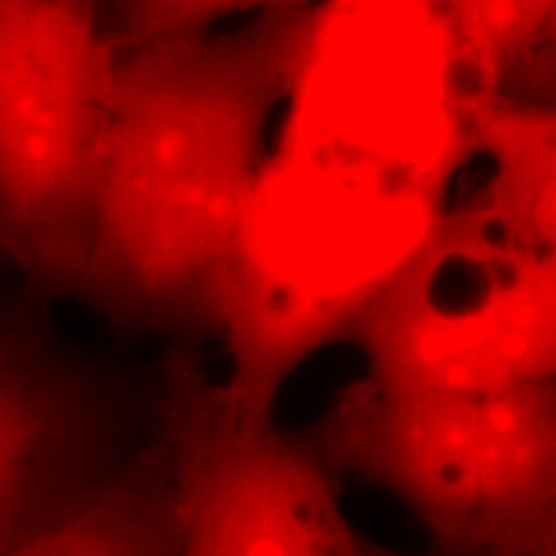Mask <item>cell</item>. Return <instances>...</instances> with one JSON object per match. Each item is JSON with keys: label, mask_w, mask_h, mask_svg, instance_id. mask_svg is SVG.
<instances>
[{"label": "cell", "mask_w": 556, "mask_h": 556, "mask_svg": "<svg viewBox=\"0 0 556 556\" xmlns=\"http://www.w3.org/2000/svg\"><path fill=\"white\" fill-rule=\"evenodd\" d=\"M302 9L119 54L80 299L129 332L214 338L222 270L278 106Z\"/></svg>", "instance_id": "6da1fadb"}, {"label": "cell", "mask_w": 556, "mask_h": 556, "mask_svg": "<svg viewBox=\"0 0 556 556\" xmlns=\"http://www.w3.org/2000/svg\"><path fill=\"white\" fill-rule=\"evenodd\" d=\"M340 482L405 505L435 556H556V384L417 392L366 377L304 430Z\"/></svg>", "instance_id": "7a4b0ae2"}, {"label": "cell", "mask_w": 556, "mask_h": 556, "mask_svg": "<svg viewBox=\"0 0 556 556\" xmlns=\"http://www.w3.org/2000/svg\"><path fill=\"white\" fill-rule=\"evenodd\" d=\"M119 50L99 0H0V248L80 296Z\"/></svg>", "instance_id": "3957f363"}, {"label": "cell", "mask_w": 556, "mask_h": 556, "mask_svg": "<svg viewBox=\"0 0 556 556\" xmlns=\"http://www.w3.org/2000/svg\"><path fill=\"white\" fill-rule=\"evenodd\" d=\"M368 381L503 392L556 377V253L507 240L451 201L441 225L353 332Z\"/></svg>", "instance_id": "277c9868"}, {"label": "cell", "mask_w": 556, "mask_h": 556, "mask_svg": "<svg viewBox=\"0 0 556 556\" xmlns=\"http://www.w3.org/2000/svg\"><path fill=\"white\" fill-rule=\"evenodd\" d=\"M180 507L178 556H356L340 479L304 430L250 422L176 348L160 366Z\"/></svg>", "instance_id": "5b68a950"}, {"label": "cell", "mask_w": 556, "mask_h": 556, "mask_svg": "<svg viewBox=\"0 0 556 556\" xmlns=\"http://www.w3.org/2000/svg\"><path fill=\"white\" fill-rule=\"evenodd\" d=\"M163 426L150 377L90 364L29 325H0V548L109 486Z\"/></svg>", "instance_id": "8992f818"}, {"label": "cell", "mask_w": 556, "mask_h": 556, "mask_svg": "<svg viewBox=\"0 0 556 556\" xmlns=\"http://www.w3.org/2000/svg\"><path fill=\"white\" fill-rule=\"evenodd\" d=\"M471 160L486 176L467 201L507 240L556 253V116L554 103L486 99L475 114Z\"/></svg>", "instance_id": "52a82bcc"}, {"label": "cell", "mask_w": 556, "mask_h": 556, "mask_svg": "<svg viewBox=\"0 0 556 556\" xmlns=\"http://www.w3.org/2000/svg\"><path fill=\"white\" fill-rule=\"evenodd\" d=\"M180 507L165 422L96 497L0 556H178Z\"/></svg>", "instance_id": "ba28073f"}, {"label": "cell", "mask_w": 556, "mask_h": 556, "mask_svg": "<svg viewBox=\"0 0 556 556\" xmlns=\"http://www.w3.org/2000/svg\"><path fill=\"white\" fill-rule=\"evenodd\" d=\"M443 9L484 96L554 103L556 0H443Z\"/></svg>", "instance_id": "9c48e42d"}, {"label": "cell", "mask_w": 556, "mask_h": 556, "mask_svg": "<svg viewBox=\"0 0 556 556\" xmlns=\"http://www.w3.org/2000/svg\"><path fill=\"white\" fill-rule=\"evenodd\" d=\"M99 3L109 37L122 54L157 39L214 29L217 21L232 13L299 9L317 0H99Z\"/></svg>", "instance_id": "30bf717a"}, {"label": "cell", "mask_w": 556, "mask_h": 556, "mask_svg": "<svg viewBox=\"0 0 556 556\" xmlns=\"http://www.w3.org/2000/svg\"><path fill=\"white\" fill-rule=\"evenodd\" d=\"M356 556H435V554H409V552H400V548H392V546H384L379 544V541L368 539L361 533L358 536V548H356Z\"/></svg>", "instance_id": "8fae6325"}]
</instances>
